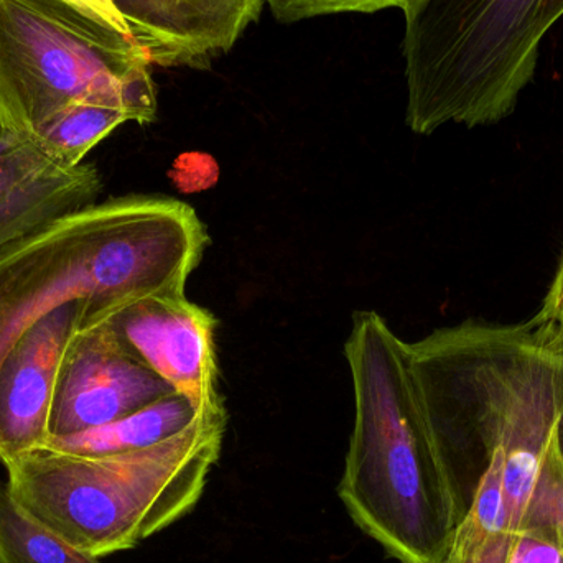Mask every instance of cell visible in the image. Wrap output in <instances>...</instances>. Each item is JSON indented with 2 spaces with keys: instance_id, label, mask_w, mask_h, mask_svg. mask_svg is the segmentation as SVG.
I'll return each instance as SVG.
<instances>
[{
  "instance_id": "cell-1",
  "label": "cell",
  "mask_w": 563,
  "mask_h": 563,
  "mask_svg": "<svg viewBox=\"0 0 563 563\" xmlns=\"http://www.w3.org/2000/svg\"><path fill=\"white\" fill-rule=\"evenodd\" d=\"M210 238L197 211L158 195L109 198L0 250V369L58 308L88 303L101 324L148 297L185 295Z\"/></svg>"
},
{
  "instance_id": "cell-2",
  "label": "cell",
  "mask_w": 563,
  "mask_h": 563,
  "mask_svg": "<svg viewBox=\"0 0 563 563\" xmlns=\"http://www.w3.org/2000/svg\"><path fill=\"white\" fill-rule=\"evenodd\" d=\"M354 423L338 496L354 525L400 563H440L460 525L420 419L407 343L373 310L344 344Z\"/></svg>"
},
{
  "instance_id": "cell-3",
  "label": "cell",
  "mask_w": 563,
  "mask_h": 563,
  "mask_svg": "<svg viewBox=\"0 0 563 563\" xmlns=\"http://www.w3.org/2000/svg\"><path fill=\"white\" fill-rule=\"evenodd\" d=\"M227 426L221 404L147 449L78 455L42 446L5 465L7 488L33 521L91 558H109L197 508Z\"/></svg>"
},
{
  "instance_id": "cell-4",
  "label": "cell",
  "mask_w": 563,
  "mask_h": 563,
  "mask_svg": "<svg viewBox=\"0 0 563 563\" xmlns=\"http://www.w3.org/2000/svg\"><path fill=\"white\" fill-rule=\"evenodd\" d=\"M402 12L406 122L430 135L515 112L563 0H412Z\"/></svg>"
},
{
  "instance_id": "cell-5",
  "label": "cell",
  "mask_w": 563,
  "mask_h": 563,
  "mask_svg": "<svg viewBox=\"0 0 563 563\" xmlns=\"http://www.w3.org/2000/svg\"><path fill=\"white\" fill-rule=\"evenodd\" d=\"M147 53L63 0H0V128L32 139L76 101L108 102L151 124L157 89Z\"/></svg>"
},
{
  "instance_id": "cell-6",
  "label": "cell",
  "mask_w": 563,
  "mask_h": 563,
  "mask_svg": "<svg viewBox=\"0 0 563 563\" xmlns=\"http://www.w3.org/2000/svg\"><path fill=\"white\" fill-rule=\"evenodd\" d=\"M174 393L129 350L111 321L86 328L63 357L49 439L108 426Z\"/></svg>"
},
{
  "instance_id": "cell-7",
  "label": "cell",
  "mask_w": 563,
  "mask_h": 563,
  "mask_svg": "<svg viewBox=\"0 0 563 563\" xmlns=\"http://www.w3.org/2000/svg\"><path fill=\"white\" fill-rule=\"evenodd\" d=\"M129 350L197 409L221 406L217 318L185 295L148 297L111 318Z\"/></svg>"
},
{
  "instance_id": "cell-8",
  "label": "cell",
  "mask_w": 563,
  "mask_h": 563,
  "mask_svg": "<svg viewBox=\"0 0 563 563\" xmlns=\"http://www.w3.org/2000/svg\"><path fill=\"white\" fill-rule=\"evenodd\" d=\"M88 303H69L33 324L15 344L0 369V463L49 440V413L59 371L76 333L96 327Z\"/></svg>"
},
{
  "instance_id": "cell-9",
  "label": "cell",
  "mask_w": 563,
  "mask_h": 563,
  "mask_svg": "<svg viewBox=\"0 0 563 563\" xmlns=\"http://www.w3.org/2000/svg\"><path fill=\"white\" fill-rule=\"evenodd\" d=\"M131 38L152 65L210 68L227 55L247 26L257 22L264 0H111Z\"/></svg>"
},
{
  "instance_id": "cell-10",
  "label": "cell",
  "mask_w": 563,
  "mask_h": 563,
  "mask_svg": "<svg viewBox=\"0 0 563 563\" xmlns=\"http://www.w3.org/2000/svg\"><path fill=\"white\" fill-rule=\"evenodd\" d=\"M101 190L95 165L66 167L33 139L0 128V250L98 203Z\"/></svg>"
},
{
  "instance_id": "cell-11",
  "label": "cell",
  "mask_w": 563,
  "mask_h": 563,
  "mask_svg": "<svg viewBox=\"0 0 563 563\" xmlns=\"http://www.w3.org/2000/svg\"><path fill=\"white\" fill-rule=\"evenodd\" d=\"M201 412L205 410L197 409L187 397L174 393L108 426L73 435L52 437L45 446L78 455H108L147 449L181 432Z\"/></svg>"
},
{
  "instance_id": "cell-12",
  "label": "cell",
  "mask_w": 563,
  "mask_h": 563,
  "mask_svg": "<svg viewBox=\"0 0 563 563\" xmlns=\"http://www.w3.org/2000/svg\"><path fill=\"white\" fill-rule=\"evenodd\" d=\"M131 121V115L118 106L85 99L56 112L32 139L53 161L78 167L99 142Z\"/></svg>"
},
{
  "instance_id": "cell-13",
  "label": "cell",
  "mask_w": 563,
  "mask_h": 563,
  "mask_svg": "<svg viewBox=\"0 0 563 563\" xmlns=\"http://www.w3.org/2000/svg\"><path fill=\"white\" fill-rule=\"evenodd\" d=\"M0 563H101L33 521L0 482Z\"/></svg>"
},
{
  "instance_id": "cell-14",
  "label": "cell",
  "mask_w": 563,
  "mask_h": 563,
  "mask_svg": "<svg viewBox=\"0 0 563 563\" xmlns=\"http://www.w3.org/2000/svg\"><path fill=\"white\" fill-rule=\"evenodd\" d=\"M412 0H264L280 23H295L338 13H374L406 9Z\"/></svg>"
},
{
  "instance_id": "cell-15",
  "label": "cell",
  "mask_w": 563,
  "mask_h": 563,
  "mask_svg": "<svg viewBox=\"0 0 563 563\" xmlns=\"http://www.w3.org/2000/svg\"><path fill=\"white\" fill-rule=\"evenodd\" d=\"M506 563H563L562 526L526 522L516 531Z\"/></svg>"
},
{
  "instance_id": "cell-16",
  "label": "cell",
  "mask_w": 563,
  "mask_h": 563,
  "mask_svg": "<svg viewBox=\"0 0 563 563\" xmlns=\"http://www.w3.org/2000/svg\"><path fill=\"white\" fill-rule=\"evenodd\" d=\"M534 318L548 331L555 346L563 351V247L554 279L545 294L541 310L534 314Z\"/></svg>"
},
{
  "instance_id": "cell-17",
  "label": "cell",
  "mask_w": 563,
  "mask_h": 563,
  "mask_svg": "<svg viewBox=\"0 0 563 563\" xmlns=\"http://www.w3.org/2000/svg\"><path fill=\"white\" fill-rule=\"evenodd\" d=\"M63 2L75 7L76 10L85 13L89 19L129 35L128 26H125L124 20L121 19L115 7L112 5L111 0H63Z\"/></svg>"
}]
</instances>
